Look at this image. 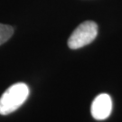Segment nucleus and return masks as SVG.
Wrapping results in <instances>:
<instances>
[{
  "mask_svg": "<svg viewBox=\"0 0 122 122\" xmlns=\"http://www.w3.org/2000/svg\"><path fill=\"white\" fill-rule=\"evenodd\" d=\"M29 88L23 82L13 84L0 98V115H8L20 108L28 98Z\"/></svg>",
  "mask_w": 122,
  "mask_h": 122,
  "instance_id": "f257e3e1",
  "label": "nucleus"
},
{
  "mask_svg": "<svg viewBox=\"0 0 122 122\" xmlns=\"http://www.w3.org/2000/svg\"><path fill=\"white\" fill-rule=\"evenodd\" d=\"M98 35V25L93 21H85L73 31L68 39V46L72 50L80 49L92 43Z\"/></svg>",
  "mask_w": 122,
  "mask_h": 122,
  "instance_id": "f03ea898",
  "label": "nucleus"
},
{
  "mask_svg": "<svg viewBox=\"0 0 122 122\" xmlns=\"http://www.w3.org/2000/svg\"><path fill=\"white\" fill-rule=\"evenodd\" d=\"M112 110V100L109 94L101 93L94 99L92 104V115L97 120H104Z\"/></svg>",
  "mask_w": 122,
  "mask_h": 122,
  "instance_id": "7ed1b4c3",
  "label": "nucleus"
},
{
  "mask_svg": "<svg viewBox=\"0 0 122 122\" xmlns=\"http://www.w3.org/2000/svg\"><path fill=\"white\" fill-rule=\"evenodd\" d=\"M14 34V29L12 26L7 25L0 24V45L8 41Z\"/></svg>",
  "mask_w": 122,
  "mask_h": 122,
  "instance_id": "20e7f679",
  "label": "nucleus"
}]
</instances>
